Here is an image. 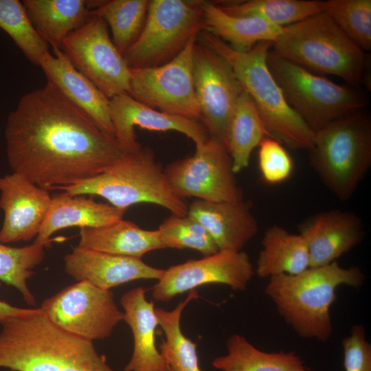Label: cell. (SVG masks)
<instances>
[{
	"label": "cell",
	"mask_w": 371,
	"mask_h": 371,
	"mask_svg": "<svg viewBox=\"0 0 371 371\" xmlns=\"http://www.w3.org/2000/svg\"><path fill=\"white\" fill-rule=\"evenodd\" d=\"M5 140L12 172L47 191L91 179L126 153L49 81L19 99L8 116Z\"/></svg>",
	"instance_id": "1"
},
{
	"label": "cell",
	"mask_w": 371,
	"mask_h": 371,
	"mask_svg": "<svg viewBox=\"0 0 371 371\" xmlns=\"http://www.w3.org/2000/svg\"><path fill=\"white\" fill-rule=\"evenodd\" d=\"M0 324V368L11 371H115L93 341L58 328L40 308Z\"/></svg>",
	"instance_id": "2"
},
{
	"label": "cell",
	"mask_w": 371,
	"mask_h": 371,
	"mask_svg": "<svg viewBox=\"0 0 371 371\" xmlns=\"http://www.w3.org/2000/svg\"><path fill=\"white\" fill-rule=\"evenodd\" d=\"M364 280L359 267L344 268L334 261L296 275L273 276L265 291L300 337L324 342L333 332L330 307L337 299V288L348 285L359 289Z\"/></svg>",
	"instance_id": "3"
},
{
	"label": "cell",
	"mask_w": 371,
	"mask_h": 371,
	"mask_svg": "<svg viewBox=\"0 0 371 371\" xmlns=\"http://www.w3.org/2000/svg\"><path fill=\"white\" fill-rule=\"evenodd\" d=\"M198 41L230 65L243 89L255 103L270 137L291 149L308 151L312 148L315 132L289 106L268 67L271 42L261 41L249 52H238L206 30L201 32Z\"/></svg>",
	"instance_id": "4"
},
{
	"label": "cell",
	"mask_w": 371,
	"mask_h": 371,
	"mask_svg": "<svg viewBox=\"0 0 371 371\" xmlns=\"http://www.w3.org/2000/svg\"><path fill=\"white\" fill-rule=\"evenodd\" d=\"M270 52L312 72L330 74L359 88L368 82L370 56L324 11L283 27Z\"/></svg>",
	"instance_id": "5"
},
{
	"label": "cell",
	"mask_w": 371,
	"mask_h": 371,
	"mask_svg": "<svg viewBox=\"0 0 371 371\" xmlns=\"http://www.w3.org/2000/svg\"><path fill=\"white\" fill-rule=\"evenodd\" d=\"M72 195H96L111 205L127 210L132 205L149 203L172 214L188 215L189 205L169 184L154 152L142 147L126 153L101 174L74 186L58 189Z\"/></svg>",
	"instance_id": "6"
},
{
	"label": "cell",
	"mask_w": 371,
	"mask_h": 371,
	"mask_svg": "<svg viewBox=\"0 0 371 371\" xmlns=\"http://www.w3.org/2000/svg\"><path fill=\"white\" fill-rule=\"evenodd\" d=\"M309 163L340 201L349 199L371 166V120L363 110L318 131L308 151Z\"/></svg>",
	"instance_id": "7"
},
{
	"label": "cell",
	"mask_w": 371,
	"mask_h": 371,
	"mask_svg": "<svg viewBox=\"0 0 371 371\" xmlns=\"http://www.w3.org/2000/svg\"><path fill=\"white\" fill-rule=\"evenodd\" d=\"M267 65L289 106L314 132L369 103L359 88L336 84L270 51Z\"/></svg>",
	"instance_id": "8"
},
{
	"label": "cell",
	"mask_w": 371,
	"mask_h": 371,
	"mask_svg": "<svg viewBox=\"0 0 371 371\" xmlns=\"http://www.w3.org/2000/svg\"><path fill=\"white\" fill-rule=\"evenodd\" d=\"M204 30L201 0H150L144 26L123 57L131 69L165 65Z\"/></svg>",
	"instance_id": "9"
},
{
	"label": "cell",
	"mask_w": 371,
	"mask_h": 371,
	"mask_svg": "<svg viewBox=\"0 0 371 371\" xmlns=\"http://www.w3.org/2000/svg\"><path fill=\"white\" fill-rule=\"evenodd\" d=\"M164 170L172 190L184 199L211 202L244 199L228 149L210 136L195 145L192 155L168 164Z\"/></svg>",
	"instance_id": "10"
},
{
	"label": "cell",
	"mask_w": 371,
	"mask_h": 371,
	"mask_svg": "<svg viewBox=\"0 0 371 371\" xmlns=\"http://www.w3.org/2000/svg\"><path fill=\"white\" fill-rule=\"evenodd\" d=\"M197 36L168 63L151 68H130L128 94L145 105L199 122L201 112L193 82V49Z\"/></svg>",
	"instance_id": "11"
},
{
	"label": "cell",
	"mask_w": 371,
	"mask_h": 371,
	"mask_svg": "<svg viewBox=\"0 0 371 371\" xmlns=\"http://www.w3.org/2000/svg\"><path fill=\"white\" fill-rule=\"evenodd\" d=\"M40 309L58 328L90 341L109 337L124 319L113 293L86 280L45 300Z\"/></svg>",
	"instance_id": "12"
},
{
	"label": "cell",
	"mask_w": 371,
	"mask_h": 371,
	"mask_svg": "<svg viewBox=\"0 0 371 371\" xmlns=\"http://www.w3.org/2000/svg\"><path fill=\"white\" fill-rule=\"evenodd\" d=\"M60 49L109 99L128 93L130 68L114 45L108 25L102 18L91 16L63 40Z\"/></svg>",
	"instance_id": "13"
},
{
	"label": "cell",
	"mask_w": 371,
	"mask_h": 371,
	"mask_svg": "<svg viewBox=\"0 0 371 371\" xmlns=\"http://www.w3.org/2000/svg\"><path fill=\"white\" fill-rule=\"evenodd\" d=\"M192 75L199 122L210 137L228 149L231 119L244 89L227 61L198 39L193 49Z\"/></svg>",
	"instance_id": "14"
},
{
	"label": "cell",
	"mask_w": 371,
	"mask_h": 371,
	"mask_svg": "<svg viewBox=\"0 0 371 371\" xmlns=\"http://www.w3.org/2000/svg\"><path fill=\"white\" fill-rule=\"evenodd\" d=\"M254 268L243 251L219 250L198 260H190L164 269L151 289L153 298L168 302L179 294L208 284H223L233 291H245Z\"/></svg>",
	"instance_id": "15"
},
{
	"label": "cell",
	"mask_w": 371,
	"mask_h": 371,
	"mask_svg": "<svg viewBox=\"0 0 371 371\" xmlns=\"http://www.w3.org/2000/svg\"><path fill=\"white\" fill-rule=\"evenodd\" d=\"M52 201L49 191L12 172L0 176V208L4 219L0 243L29 241L36 237Z\"/></svg>",
	"instance_id": "16"
},
{
	"label": "cell",
	"mask_w": 371,
	"mask_h": 371,
	"mask_svg": "<svg viewBox=\"0 0 371 371\" xmlns=\"http://www.w3.org/2000/svg\"><path fill=\"white\" fill-rule=\"evenodd\" d=\"M109 112L114 137L126 153L139 150L135 126L149 131H174L185 135L194 144L205 141L209 135L198 121L164 113L135 100L127 93L109 99Z\"/></svg>",
	"instance_id": "17"
},
{
	"label": "cell",
	"mask_w": 371,
	"mask_h": 371,
	"mask_svg": "<svg viewBox=\"0 0 371 371\" xmlns=\"http://www.w3.org/2000/svg\"><path fill=\"white\" fill-rule=\"evenodd\" d=\"M297 228L308 247L309 267L337 261L358 245L365 236L360 217L341 210L315 214L300 223Z\"/></svg>",
	"instance_id": "18"
},
{
	"label": "cell",
	"mask_w": 371,
	"mask_h": 371,
	"mask_svg": "<svg viewBox=\"0 0 371 371\" xmlns=\"http://www.w3.org/2000/svg\"><path fill=\"white\" fill-rule=\"evenodd\" d=\"M65 271L77 281L86 280L106 290L137 280H159L164 269L141 258L114 255L76 246L64 257Z\"/></svg>",
	"instance_id": "19"
},
{
	"label": "cell",
	"mask_w": 371,
	"mask_h": 371,
	"mask_svg": "<svg viewBox=\"0 0 371 371\" xmlns=\"http://www.w3.org/2000/svg\"><path fill=\"white\" fill-rule=\"evenodd\" d=\"M250 201L211 202L196 199L188 215L207 231L219 250L242 251L258 231Z\"/></svg>",
	"instance_id": "20"
},
{
	"label": "cell",
	"mask_w": 371,
	"mask_h": 371,
	"mask_svg": "<svg viewBox=\"0 0 371 371\" xmlns=\"http://www.w3.org/2000/svg\"><path fill=\"white\" fill-rule=\"evenodd\" d=\"M43 57L40 67L47 81L54 84L71 102L87 114L104 132L114 137L109 99L78 71L60 49Z\"/></svg>",
	"instance_id": "21"
},
{
	"label": "cell",
	"mask_w": 371,
	"mask_h": 371,
	"mask_svg": "<svg viewBox=\"0 0 371 371\" xmlns=\"http://www.w3.org/2000/svg\"><path fill=\"white\" fill-rule=\"evenodd\" d=\"M145 289L139 286L121 297L124 319L133 336L132 356L123 371H170L155 344V330L159 321L155 304L146 298Z\"/></svg>",
	"instance_id": "22"
},
{
	"label": "cell",
	"mask_w": 371,
	"mask_h": 371,
	"mask_svg": "<svg viewBox=\"0 0 371 371\" xmlns=\"http://www.w3.org/2000/svg\"><path fill=\"white\" fill-rule=\"evenodd\" d=\"M126 211L83 195H72L65 191L55 194L52 196L49 211L34 242L46 246L54 233L70 227L111 225L122 219Z\"/></svg>",
	"instance_id": "23"
},
{
	"label": "cell",
	"mask_w": 371,
	"mask_h": 371,
	"mask_svg": "<svg viewBox=\"0 0 371 371\" xmlns=\"http://www.w3.org/2000/svg\"><path fill=\"white\" fill-rule=\"evenodd\" d=\"M79 236L78 246L114 255L141 258L164 249L157 229H144L123 219L103 227L80 228Z\"/></svg>",
	"instance_id": "24"
},
{
	"label": "cell",
	"mask_w": 371,
	"mask_h": 371,
	"mask_svg": "<svg viewBox=\"0 0 371 371\" xmlns=\"http://www.w3.org/2000/svg\"><path fill=\"white\" fill-rule=\"evenodd\" d=\"M205 30L232 49L247 52L261 41L273 43L282 33L280 27L257 17H238L221 10L213 1L201 0Z\"/></svg>",
	"instance_id": "25"
},
{
	"label": "cell",
	"mask_w": 371,
	"mask_h": 371,
	"mask_svg": "<svg viewBox=\"0 0 371 371\" xmlns=\"http://www.w3.org/2000/svg\"><path fill=\"white\" fill-rule=\"evenodd\" d=\"M255 274L269 278L278 274L296 275L309 267L308 247L300 234H293L278 225L269 227L262 236Z\"/></svg>",
	"instance_id": "26"
},
{
	"label": "cell",
	"mask_w": 371,
	"mask_h": 371,
	"mask_svg": "<svg viewBox=\"0 0 371 371\" xmlns=\"http://www.w3.org/2000/svg\"><path fill=\"white\" fill-rule=\"evenodd\" d=\"M34 27L52 49L83 25L91 16L85 0H24L22 1Z\"/></svg>",
	"instance_id": "27"
},
{
	"label": "cell",
	"mask_w": 371,
	"mask_h": 371,
	"mask_svg": "<svg viewBox=\"0 0 371 371\" xmlns=\"http://www.w3.org/2000/svg\"><path fill=\"white\" fill-rule=\"evenodd\" d=\"M227 352L212 361L220 371H313L295 351L265 352L243 335L234 334L227 341Z\"/></svg>",
	"instance_id": "28"
},
{
	"label": "cell",
	"mask_w": 371,
	"mask_h": 371,
	"mask_svg": "<svg viewBox=\"0 0 371 371\" xmlns=\"http://www.w3.org/2000/svg\"><path fill=\"white\" fill-rule=\"evenodd\" d=\"M267 137H270L256 106L244 90L235 106L229 128L228 150L235 174L248 167L252 151Z\"/></svg>",
	"instance_id": "29"
},
{
	"label": "cell",
	"mask_w": 371,
	"mask_h": 371,
	"mask_svg": "<svg viewBox=\"0 0 371 371\" xmlns=\"http://www.w3.org/2000/svg\"><path fill=\"white\" fill-rule=\"evenodd\" d=\"M224 12L238 17H257L285 27L324 11L320 0H248L213 1Z\"/></svg>",
	"instance_id": "30"
},
{
	"label": "cell",
	"mask_w": 371,
	"mask_h": 371,
	"mask_svg": "<svg viewBox=\"0 0 371 371\" xmlns=\"http://www.w3.org/2000/svg\"><path fill=\"white\" fill-rule=\"evenodd\" d=\"M199 297L194 289L172 311L156 308L155 312L166 339L159 346L170 371H202L199 366L196 344L187 337L181 328V317L187 304Z\"/></svg>",
	"instance_id": "31"
},
{
	"label": "cell",
	"mask_w": 371,
	"mask_h": 371,
	"mask_svg": "<svg viewBox=\"0 0 371 371\" xmlns=\"http://www.w3.org/2000/svg\"><path fill=\"white\" fill-rule=\"evenodd\" d=\"M148 3V0L102 1L89 13L106 21L111 30L114 45L123 55L135 42L144 26Z\"/></svg>",
	"instance_id": "32"
},
{
	"label": "cell",
	"mask_w": 371,
	"mask_h": 371,
	"mask_svg": "<svg viewBox=\"0 0 371 371\" xmlns=\"http://www.w3.org/2000/svg\"><path fill=\"white\" fill-rule=\"evenodd\" d=\"M0 28L5 31L33 64H40L49 45L38 33L19 0H0Z\"/></svg>",
	"instance_id": "33"
},
{
	"label": "cell",
	"mask_w": 371,
	"mask_h": 371,
	"mask_svg": "<svg viewBox=\"0 0 371 371\" xmlns=\"http://www.w3.org/2000/svg\"><path fill=\"white\" fill-rule=\"evenodd\" d=\"M44 245L34 242L32 245L15 247L0 243V280L15 287L29 305L36 299L27 286L32 269L44 258Z\"/></svg>",
	"instance_id": "34"
},
{
	"label": "cell",
	"mask_w": 371,
	"mask_h": 371,
	"mask_svg": "<svg viewBox=\"0 0 371 371\" xmlns=\"http://www.w3.org/2000/svg\"><path fill=\"white\" fill-rule=\"evenodd\" d=\"M324 12L359 47L370 51L371 0L324 1Z\"/></svg>",
	"instance_id": "35"
},
{
	"label": "cell",
	"mask_w": 371,
	"mask_h": 371,
	"mask_svg": "<svg viewBox=\"0 0 371 371\" xmlns=\"http://www.w3.org/2000/svg\"><path fill=\"white\" fill-rule=\"evenodd\" d=\"M157 230L164 249L189 248L199 251L204 256L219 251L205 227L188 215L172 214L163 221Z\"/></svg>",
	"instance_id": "36"
},
{
	"label": "cell",
	"mask_w": 371,
	"mask_h": 371,
	"mask_svg": "<svg viewBox=\"0 0 371 371\" xmlns=\"http://www.w3.org/2000/svg\"><path fill=\"white\" fill-rule=\"evenodd\" d=\"M258 146V164L263 179L270 184L286 181L292 173L293 162L282 144L267 137Z\"/></svg>",
	"instance_id": "37"
},
{
	"label": "cell",
	"mask_w": 371,
	"mask_h": 371,
	"mask_svg": "<svg viewBox=\"0 0 371 371\" xmlns=\"http://www.w3.org/2000/svg\"><path fill=\"white\" fill-rule=\"evenodd\" d=\"M342 346L345 371H371V345L366 340L362 325L352 327Z\"/></svg>",
	"instance_id": "38"
},
{
	"label": "cell",
	"mask_w": 371,
	"mask_h": 371,
	"mask_svg": "<svg viewBox=\"0 0 371 371\" xmlns=\"http://www.w3.org/2000/svg\"><path fill=\"white\" fill-rule=\"evenodd\" d=\"M35 308H25L12 306L0 300V321L12 317L25 315L34 311Z\"/></svg>",
	"instance_id": "39"
}]
</instances>
